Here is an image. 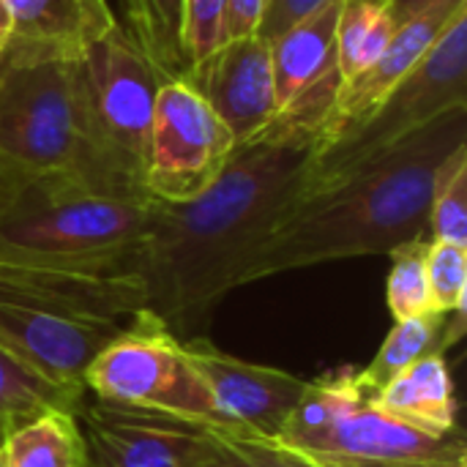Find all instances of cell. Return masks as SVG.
<instances>
[{"label": "cell", "mask_w": 467, "mask_h": 467, "mask_svg": "<svg viewBox=\"0 0 467 467\" xmlns=\"http://www.w3.org/2000/svg\"><path fill=\"white\" fill-rule=\"evenodd\" d=\"M320 134H260L235 145L194 200L156 202L142 249L145 309L181 342L202 337L252 254L306 192Z\"/></svg>", "instance_id": "1"}, {"label": "cell", "mask_w": 467, "mask_h": 467, "mask_svg": "<svg viewBox=\"0 0 467 467\" xmlns=\"http://www.w3.org/2000/svg\"><path fill=\"white\" fill-rule=\"evenodd\" d=\"M467 145V107L369 161L306 189L244 265L238 287L334 260L391 254L430 238V202L446 159Z\"/></svg>", "instance_id": "2"}, {"label": "cell", "mask_w": 467, "mask_h": 467, "mask_svg": "<svg viewBox=\"0 0 467 467\" xmlns=\"http://www.w3.org/2000/svg\"><path fill=\"white\" fill-rule=\"evenodd\" d=\"M44 178H68L96 194L150 200L101 145L79 60L0 66V202Z\"/></svg>", "instance_id": "3"}, {"label": "cell", "mask_w": 467, "mask_h": 467, "mask_svg": "<svg viewBox=\"0 0 467 467\" xmlns=\"http://www.w3.org/2000/svg\"><path fill=\"white\" fill-rule=\"evenodd\" d=\"M153 200L44 178L0 202V260L77 276H140Z\"/></svg>", "instance_id": "4"}, {"label": "cell", "mask_w": 467, "mask_h": 467, "mask_svg": "<svg viewBox=\"0 0 467 467\" xmlns=\"http://www.w3.org/2000/svg\"><path fill=\"white\" fill-rule=\"evenodd\" d=\"M82 386L96 400L192 419L219 432H241L216 410L183 342L148 309L129 317L96 353Z\"/></svg>", "instance_id": "5"}, {"label": "cell", "mask_w": 467, "mask_h": 467, "mask_svg": "<svg viewBox=\"0 0 467 467\" xmlns=\"http://www.w3.org/2000/svg\"><path fill=\"white\" fill-rule=\"evenodd\" d=\"M460 107H467V5L451 16L427 57L380 101L372 115L317 145L306 189L369 161Z\"/></svg>", "instance_id": "6"}, {"label": "cell", "mask_w": 467, "mask_h": 467, "mask_svg": "<svg viewBox=\"0 0 467 467\" xmlns=\"http://www.w3.org/2000/svg\"><path fill=\"white\" fill-rule=\"evenodd\" d=\"M79 68L101 145L118 167L142 186L153 109L164 77L123 25H115L99 38L79 57Z\"/></svg>", "instance_id": "7"}, {"label": "cell", "mask_w": 467, "mask_h": 467, "mask_svg": "<svg viewBox=\"0 0 467 467\" xmlns=\"http://www.w3.org/2000/svg\"><path fill=\"white\" fill-rule=\"evenodd\" d=\"M233 131L189 82H164L156 96L142 186L156 202L202 194L235 150Z\"/></svg>", "instance_id": "8"}, {"label": "cell", "mask_w": 467, "mask_h": 467, "mask_svg": "<svg viewBox=\"0 0 467 467\" xmlns=\"http://www.w3.org/2000/svg\"><path fill=\"white\" fill-rule=\"evenodd\" d=\"M77 424L85 467H197L219 435L192 419L107 400L82 402Z\"/></svg>", "instance_id": "9"}, {"label": "cell", "mask_w": 467, "mask_h": 467, "mask_svg": "<svg viewBox=\"0 0 467 467\" xmlns=\"http://www.w3.org/2000/svg\"><path fill=\"white\" fill-rule=\"evenodd\" d=\"M120 328V320L60 309L0 287V348L57 386L85 391L88 364Z\"/></svg>", "instance_id": "10"}, {"label": "cell", "mask_w": 467, "mask_h": 467, "mask_svg": "<svg viewBox=\"0 0 467 467\" xmlns=\"http://www.w3.org/2000/svg\"><path fill=\"white\" fill-rule=\"evenodd\" d=\"M317 467L467 465L462 430L435 435L378 410L372 402L350 413L328 432L287 446Z\"/></svg>", "instance_id": "11"}, {"label": "cell", "mask_w": 467, "mask_h": 467, "mask_svg": "<svg viewBox=\"0 0 467 467\" xmlns=\"http://www.w3.org/2000/svg\"><path fill=\"white\" fill-rule=\"evenodd\" d=\"M183 350L224 421L260 438L282 435L301 402L306 378L230 356L208 342V337L186 339Z\"/></svg>", "instance_id": "12"}, {"label": "cell", "mask_w": 467, "mask_h": 467, "mask_svg": "<svg viewBox=\"0 0 467 467\" xmlns=\"http://www.w3.org/2000/svg\"><path fill=\"white\" fill-rule=\"evenodd\" d=\"M183 82L202 96L238 145L260 137L279 112L268 44L257 36L224 41Z\"/></svg>", "instance_id": "13"}, {"label": "cell", "mask_w": 467, "mask_h": 467, "mask_svg": "<svg viewBox=\"0 0 467 467\" xmlns=\"http://www.w3.org/2000/svg\"><path fill=\"white\" fill-rule=\"evenodd\" d=\"M11 30L0 66L79 60L115 25L107 0H5Z\"/></svg>", "instance_id": "14"}, {"label": "cell", "mask_w": 467, "mask_h": 467, "mask_svg": "<svg viewBox=\"0 0 467 467\" xmlns=\"http://www.w3.org/2000/svg\"><path fill=\"white\" fill-rule=\"evenodd\" d=\"M462 5H467V0L443 3L438 8L400 25L391 44L386 47V52L369 68H364L353 79L342 82L331 120H328L320 142L353 129L367 115H372L380 107V101L427 57V52L435 47V41L441 38V33L446 30V25Z\"/></svg>", "instance_id": "15"}, {"label": "cell", "mask_w": 467, "mask_h": 467, "mask_svg": "<svg viewBox=\"0 0 467 467\" xmlns=\"http://www.w3.org/2000/svg\"><path fill=\"white\" fill-rule=\"evenodd\" d=\"M342 3L345 0H328L268 44L279 109L309 90L342 85L337 66V25Z\"/></svg>", "instance_id": "16"}, {"label": "cell", "mask_w": 467, "mask_h": 467, "mask_svg": "<svg viewBox=\"0 0 467 467\" xmlns=\"http://www.w3.org/2000/svg\"><path fill=\"white\" fill-rule=\"evenodd\" d=\"M378 410L435 435L460 432V402L446 356H427L389 380L372 400Z\"/></svg>", "instance_id": "17"}, {"label": "cell", "mask_w": 467, "mask_h": 467, "mask_svg": "<svg viewBox=\"0 0 467 467\" xmlns=\"http://www.w3.org/2000/svg\"><path fill=\"white\" fill-rule=\"evenodd\" d=\"M465 315H443V312H430L408 320H397L389 337L383 339L380 350L375 358L358 369V378L369 397H375L389 380H394L400 372L408 367L419 364L427 356H443L449 345H454L462 337V323Z\"/></svg>", "instance_id": "18"}, {"label": "cell", "mask_w": 467, "mask_h": 467, "mask_svg": "<svg viewBox=\"0 0 467 467\" xmlns=\"http://www.w3.org/2000/svg\"><path fill=\"white\" fill-rule=\"evenodd\" d=\"M0 454L3 467H85L77 413L44 410L8 427Z\"/></svg>", "instance_id": "19"}, {"label": "cell", "mask_w": 467, "mask_h": 467, "mask_svg": "<svg viewBox=\"0 0 467 467\" xmlns=\"http://www.w3.org/2000/svg\"><path fill=\"white\" fill-rule=\"evenodd\" d=\"M369 400L372 397L364 389L356 367H342L315 380H306L301 402L296 405L293 416L287 419L276 441H282L285 446H298L304 441H312L328 432L331 427H337L339 421H345Z\"/></svg>", "instance_id": "20"}, {"label": "cell", "mask_w": 467, "mask_h": 467, "mask_svg": "<svg viewBox=\"0 0 467 467\" xmlns=\"http://www.w3.org/2000/svg\"><path fill=\"white\" fill-rule=\"evenodd\" d=\"M123 5L129 16L126 30L164 82H183L192 71L183 44L186 0H123Z\"/></svg>", "instance_id": "21"}, {"label": "cell", "mask_w": 467, "mask_h": 467, "mask_svg": "<svg viewBox=\"0 0 467 467\" xmlns=\"http://www.w3.org/2000/svg\"><path fill=\"white\" fill-rule=\"evenodd\" d=\"M397 25L389 0H345L337 25V66L342 82L369 68L391 44Z\"/></svg>", "instance_id": "22"}, {"label": "cell", "mask_w": 467, "mask_h": 467, "mask_svg": "<svg viewBox=\"0 0 467 467\" xmlns=\"http://www.w3.org/2000/svg\"><path fill=\"white\" fill-rule=\"evenodd\" d=\"M85 402V391L57 386L22 361H16L11 353L0 348V421L14 427L19 421H27L44 410H68L77 413Z\"/></svg>", "instance_id": "23"}, {"label": "cell", "mask_w": 467, "mask_h": 467, "mask_svg": "<svg viewBox=\"0 0 467 467\" xmlns=\"http://www.w3.org/2000/svg\"><path fill=\"white\" fill-rule=\"evenodd\" d=\"M427 244L430 238L410 241L389 254L391 271L386 279V304L394 320H408V317L438 312L432 293H430V279H427Z\"/></svg>", "instance_id": "24"}, {"label": "cell", "mask_w": 467, "mask_h": 467, "mask_svg": "<svg viewBox=\"0 0 467 467\" xmlns=\"http://www.w3.org/2000/svg\"><path fill=\"white\" fill-rule=\"evenodd\" d=\"M430 241L467 246V145L457 148L438 172L430 202Z\"/></svg>", "instance_id": "25"}, {"label": "cell", "mask_w": 467, "mask_h": 467, "mask_svg": "<svg viewBox=\"0 0 467 467\" xmlns=\"http://www.w3.org/2000/svg\"><path fill=\"white\" fill-rule=\"evenodd\" d=\"M197 467H317L276 438L219 432L211 454Z\"/></svg>", "instance_id": "26"}, {"label": "cell", "mask_w": 467, "mask_h": 467, "mask_svg": "<svg viewBox=\"0 0 467 467\" xmlns=\"http://www.w3.org/2000/svg\"><path fill=\"white\" fill-rule=\"evenodd\" d=\"M427 279L435 309L443 315H465L467 246L430 241L427 244Z\"/></svg>", "instance_id": "27"}, {"label": "cell", "mask_w": 467, "mask_h": 467, "mask_svg": "<svg viewBox=\"0 0 467 467\" xmlns=\"http://www.w3.org/2000/svg\"><path fill=\"white\" fill-rule=\"evenodd\" d=\"M183 44L192 68L224 44V0H186Z\"/></svg>", "instance_id": "28"}, {"label": "cell", "mask_w": 467, "mask_h": 467, "mask_svg": "<svg viewBox=\"0 0 467 467\" xmlns=\"http://www.w3.org/2000/svg\"><path fill=\"white\" fill-rule=\"evenodd\" d=\"M326 3L328 0H265L254 36L260 41L271 44L274 38H279L285 30H290L293 25H298L301 19H306L309 14L323 8Z\"/></svg>", "instance_id": "29"}, {"label": "cell", "mask_w": 467, "mask_h": 467, "mask_svg": "<svg viewBox=\"0 0 467 467\" xmlns=\"http://www.w3.org/2000/svg\"><path fill=\"white\" fill-rule=\"evenodd\" d=\"M265 0H224V41L257 33Z\"/></svg>", "instance_id": "30"}, {"label": "cell", "mask_w": 467, "mask_h": 467, "mask_svg": "<svg viewBox=\"0 0 467 467\" xmlns=\"http://www.w3.org/2000/svg\"><path fill=\"white\" fill-rule=\"evenodd\" d=\"M443 3H454V0H389V11H391L394 25L400 27V25H405V22L438 8Z\"/></svg>", "instance_id": "31"}, {"label": "cell", "mask_w": 467, "mask_h": 467, "mask_svg": "<svg viewBox=\"0 0 467 467\" xmlns=\"http://www.w3.org/2000/svg\"><path fill=\"white\" fill-rule=\"evenodd\" d=\"M8 30H11L8 5H5V0H0V47H3V44H5V38H8Z\"/></svg>", "instance_id": "32"}, {"label": "cell", "mask_w": 467, "mask_h": 467, "mask_svg": "<svg viewBox=\"0 0 467 467\" xmlns=\"http://www.w3.org/2000/svg\"><path fill=\"white\" fill-rule=\"evenodd\" d=\"M5 432H8V424H3V421H0V446H3V438H5Z\"/></svg>", "instance_id": "33"}, {"label": "cell", "mask_w": 467, "mask_h": 467, "mask_svg": "<svg viewBox=\"0 0 467 467\" xmlns=\"http://www.w3.org/2000/svg\"><path fill=\"white\" fill-rule=\"evenodd\" d=\"M408 467H467V465H408Z\"/></svg>", "instance_id": "34"}, {"label": "cell", "mask_w": 467, "mask_h": 467, "mask_svg": "<svg viewBox=\"0 0 467 467\" xmlns=\"http://www.w3.org/2000/svg\"><path fill=\"white\" fill-rule=\"evenodd\" d=\"M0 467H3V454H0Z\"/></svg>", "instance_id": "35"}, {"label": "cell", "mask_w": 467, "mask_h": 467, "mask_svg": "<svg viewBox=\"0 0 467 467\" xmlns=\"http://www.w3.org/2000/svg\"><path fill=\"white\" fill-rule=\"evenodd\" d=\"M0 52H3V47H0Z\"/></svg>", "instance_id": "36"}]
</instances>
